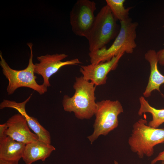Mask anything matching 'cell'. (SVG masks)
<instances>
[{
	"mask_svg": "<svg viewBox=\"0 0 164 164\" xmlns=\"http://www.w3.org/2000/svg\"><path fill=\"white\" fill-rule=\"evenodd\" d=\"M96 86L82 76L76 77L73 85V95L64 96L62 105L65 111L73 112L79 119H89L95 115L97 108L95 91Z\"/></svg>",
	"mask_w": 164,
	"mask_h": 164,
	"instance_id": "6da1fadb",
	"label": "cell"
},
{
	"mask_svg": "<svg viewBox=\"0 0 164 164\" xmlns=\"http://www.w3.org/2000/svg\"><path fill=\"white\" fill-rule=\"evenodd\" d=\"M119 32L111 46L89 52L91 64H96L111 60L121 53L131 54L137 46L135 41L138 23L132 22L131 18L121 21Z\"/></svg>",
	"mask_w": 164,
	"mask_h": 164,
	"instance_id": "7a4b0ae2",
	"label": "cell"
},
{
	"mask_svg": "<svg viewBox=\"0 0 164 164\" xmlns=\"http://www.w3.org/2000/svg\"><path fill=\"white\" fill-rule=\"evenodd\" d=\"M164 142V129L150 127L146 120L142 118L133 124L128 140L131 151L140 158L151 156L154 153V146Z\"/></svg>",
	"mask_w": 164,
	"mask_h": 164,
	"instance_id": "3957f363",
	"label": "cell"
},
{
	"mask_svg": "<svg viewBox=\"0 0 164 164\" xmlns=\"http://www.w3.org/2000/svg\"><path fill=\"white\" fill-rule=\"evenodd\" d=\"M117 20L107 5L101 9L85 37L88 41L89 52L106 47L116 37L120 29Z\"/></svg>",
	"mask_w": 164,
	"mask_h": 164,
	"instance_id": "277c9868",
	"label": "cell"
},
{
	"mask_svg": "<svg viewBox=\"0 0 164 164\" xmlns=\"http://www.w3.org/2000/svg\"><path fill=\"white\" fill-rule=\"evenodd\" d=\"M30 51L28 64L24 69L17 70L11 68L0 53V65L2 73L8 80L6 91L9 95L14 93L18 88L27 87L31 88L42 95L47 91V87L43 84H39L36 82V76L35 75L34 64L33 62V45L31 43H27Z\"/></svg>",
	"mask_w": 164,
	"mask_h": 164,
	"instance_id": "5b68a950",
	"label": "cell"
},
{
	"mask_svg": "<svg viewBox=\"0 0 164 164\" xmlns=\"http://www.w3.org/2000/svg\"><path fill=\"white\" fill-rule=\"evenodd\" d=\"M97 103L94 132L87 137L91 144L100 135L105 136L117 128L118 125V116L124 112L121 103L118 100H103Z\"/></svg>",
	"mask_w": 164,
	"mask_h": 164,
	"instance_id": "8992f818",
	"label": "cell"
},
{
	"mask_svg": "<svg viewBox=\"0 0 164 164\" xmlns=\"http://www.w3.org/2000/svg\"><path fill=\"white\" fill-rule=\"evenodd\" d=\"M96 3L89 0H78L70 12L72 31L77 36L86 37L94 21Z\"/></svg>",
	"mask_w": 164,
	"mask_h": 164,
	"instance_id": "52a82bcc",
	"label": "cell"
},
{
	"mask_svg": "<svg viewBox=\"0 0 164 164\" xmlns=\"http://www.w3.org/2000/svg\"><path fill=\"white\" fill-rule=\"evenodd\" d=\"M64 53L47 54L37 57L39 63L34 64V73L42 76L43 79V84L47 87L50 86L49 79L60 69L67 65H77L82 63L78 58L65 61L62 60L67 57Z\"/></svg>",
	"mask_w": 164,
	"mask_h": 164,
	"instance_id": "ba28073f",
	"label": "cell"
},
{
	"mask_svg": "<svg viewBox=\"0 0 164 164\" xmlns=\"http://www.w3.org/2000/svg\"><path fill=\"white\" fill-rule=\"evenodd\" d=\"M124 54L121 53L106 62L81 65L80 71L84 79L91 82L96 86L105 84L108 74L116 69L120 60Z\"/></svg>",
	"mask_w": 164,
	"mask_h": 164,
	"instance_id": "9c48e42d",
	"label": "cell"
},
{
	"mask_svg": "<svg viewBox=\"0 0 164 164\" xmlns=\"http://www.w3.org/2000/svg\"><path fill=\"white\" fill-rule=\"evenodd\" d=\"M6 123L8 128L5 134L14 140L26 144L38 139L37 135L30 130L26 119L20 113L12 116Z\"/></svg>",
	"mask_w": 164,
	"mask_h": 164,
	"instance_id": "30bf717a",
	"label": "cell"
},
{
	"mask_svg": "<svg viewBox=\"0 0 164 164\" xmlns=\"http://www.w3.org/2000/svg\"><path fill=\"white\" fill-rule=\"evenodd\" d=\"M32 94H31L26 100L21 102L17 103L14 101L4 99L0 104V109L8 108L16 110L25 118L29 127L37 135L38 140L50 144V132L40 124L37 118L29 116L26 111V105L29 101Z\"/></svg>",
	"mask_w": 164,
	"mask_h": 164,
	"instance_id": "8fae6325",
	"label": "cell"
},
{
	"mask_svg": "<svg viewBox=\"0 0 164 164\" xmlns=\"http://www.w3.org/2000/svg\"><path fill=\"white\" fill-rule=\"evenodd\" d=\"M145 59L149 63L150 67V74L148 83L143 93V97H148L151 96L152 92L157 90L161 93L160 87L164 84V75L159 71L158 67V61L156 52L150 49L145 55Z\"/></svg>",
	"mask_w": 164,
	"mask_h": 164,
	"instance_id": "7c38bea8",
	"label": "cell"
},
{
	"mask_svg": "<svg viewBox=\"0 0 164 164\" xmlns=\"http://www.w3.org/2000/svg\"><path fill=\"white\" fill-rule=\"evenodd\" d=\"M55 150L51 144L38 139L26 144L22 158L26 164H32L39 160L44 161Z\"/></svg>",
	"mask_w": 164,
	"mask_h": 164,
	"instance_id": "4fadbf2b",
	"label": "cell"
},
{
	"mask_svg": "<svg viewBox=\"0 0 164 164\" xmlns=\"http://www.w3.org/2000/svg\"><path fill=\"white\" fill-rule=\"evenodd\" d=\"M26 145L7 136L0 140V159L19 161L22 158Z\"/></svg>",
	"mask_w": 164,
	"mask_h": 164,
	"instance_id": "5bb4252c",
	"label": "cell"
},
{
	"mask_svg": "<svg viewBox=\"0 0 164 164\" xmlns=\"http://www.w3.org/2000/svg\"><path fill=\"white\" fill-rule=\"evenodd\" d=\"M140 108L138 112L139 116L149 113L152 116V119L148 125L150 127L158 128L164 123V109H157L151 106L148 102L142 96L139 98Z\"/></svg>",
	"mask_w": 164,
	"mask_h": 164,
	"instance_id": "9a60e30c",
	"label": "cell"
},
{
	"mask_svg": "<svg viewBox=\"0 0 164 164\" xmlns=\"http://www.w3.org/2000/svg\"><path fill=\"white\" fill-rule=\"evenodd\" d=\"M107 5L109 7L114 17L120 22L128 19L129 12L132 7L125 8L124 4L125 0H106Z\"/></svg>",
	"mask_w": 164,
	"mask_h": 164,
	"instance_id": "2e32d148",
	"label": "cell"
},
{
	"mask_svg": "<svg viewBox=\"0 0 164 164\" xmlns=\"http://www.w3.org/2000/svg\"><path fill=\"white\" fill-rule=\"evenodd\" d=\"M156 53L158 63L161 66H164V48L158 51Z\"/></svg>",
	"mask_w": 164,
	"mask_h": 164,
	"instance_id": "e0dca14e",
	"label": "cell"
},
{
	"mask_svg": "<svg viewBox=\"0 0 164 164\" xmlns=\"http://www.w3.org/2000/svg\"><path fill=\"white\" fill-rule=\"evenodd\" d=\"M8 128L6 123L0 125V140L6 137L7 136L5 134V132Z\"/></svg>",
	"mask_w": 164,
	"mask_h": 164,
	"instance_id": "ac0fdd59",
	"label": "cell"
},
{
	"mask_svg": "<svg viewBox=\"0 0 164 164\" xmlns=\"http://www.w3.org/2000/svg\"><path fill=\"white\" fill-rule=\"evenodd\" d=\"M159 161L164 162V150L160 152L156 157L151 161V164H155Z\"/></svg>",
	"mask_w": 164,
	"mask_h": 164,
	"instance_id": "d6986e66",
	"label": "cell"
},
{
	"mask_svg": "<svg viewBox=\"0 0 164 164\" xmlns=\"http://www.w3.org/2000/svg\"><path fill=\"white\" fill-rule=\"evenodd\" d=\"M19 161H10L0 159V164H18Z\"/></svg>",
	"mask_w": 164,
	"mask_h": 164,
	"instance_id": "ffe728a7",
	"label": "cell"
},
{
	"mask_svg": "<svg viewBox=\"0 0 164 164\" xmlns=\"http://www.w3.org/2000/svg\"><path fill=\"white\" fill-rule=\"evenodd\" d=\"M114 164H118V163L117 161L114 160ZM161 164H164V162L162 161Z\"/></svg>",
	"mask_w": 164,
	"mask_h": 164,
	"instance_id": "44dd1931",
	"label": "cell"
},
{
	"mask_svg": "<svg viewBox=\"0 0 164 164\" xmlns=\"http://www.w3.org/2000/svg\"><path fill=\"white\" fill-rule=\"evenodd\" d=\"M162 27H163V28H164V25Z\"/></svg>",
	"mask_w": 164,
	"mask_h": 164,
	"instance_id": "7402d4cb",
	"label": "cell"
}]
</instances>
